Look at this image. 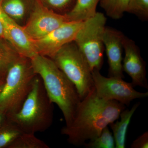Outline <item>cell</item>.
Wrapping results in <instances>:
<instances>
[{
	"label": "cell",
	"instance_id": "18",
	"mask_svg": "<svg viewBox=\"0 0 148 148\" xmlns=\"http://www.w3.org/2000/svg\"><path fill=\"white\" fill-rule=\"evenodd\" d=\"M1 7L3 11L14 21L24 17L26 7L23 0H3Z\"/></svg>",
	"mask_w": 148,
	"mask_h": 148
},
{
	"label": "cell",
	"instance_id": "1",
	"mask_svg": "<svg viewBox=\"0 0 148 148\" xmlns=\"http://www.w3.org/2000/svg\"><path fill=\"white\" fill-rule=\"evenodd\" d=\"M125 106L116 101L99 98L94 87L77 106L71 124L61 130V134L68 137L69 144L84 146L101 134L105 127L119 118Z\"/></svg>",
	"mask_w": 148,
	"mask_h": 148
},
{
	"label": "cell",
	"instance_id": "15",
	"mask_svg": "<svg viewBox=\"0 0 148 148\" xmlns=\"http://www.w3.org/2000/svg\"><path fill=\"white\" fill-rule=\"evenodd\" d=\"M6 41H0V79H5L9 68L19 56Z\"/></svg>",
	"mask_w": 148,
	"mask_h": 148
},
{
	"label": "cell",
	"instance_id": "9",
	"mask_svg": "<svg viewBox=\"0 0 148 148\" xmlns=\"http://www.w3.org/2000/svg\"><path fill=\"white\" fill-rule=\"evenodd\" d=\"M68 21L65 14L55 13L37 3L24 28L29 37L36 40L45 36Z\"/></svg>",
	"mask_w": 148,
	"mask_h": 148
},
{
	"label": "cell",
	"instance_id": "17",
	"mask_svg": "<svg viewBox=\"0 0 148 148\" xmlns=\"http://www.w3.org/2000/svg\"><path fill=\"white\" fill-rule=\"evenodd\" d=\"M130 0H100V5L107 15L113 19L121 18L126 12Z\"/></svg>",
	"mask_w": 148,
	"mask_h": 148
},
{
	"label": "cell",
	"instance_id": "13",
	"mask_svg": "<svg viewBox=\"0 0 148 148\" xmlns=\"http://www.w3.org/2000/svg\"><path fill=\"white\" fill-rule=\"evenodd\" d=\"M140 105L138 102L130 110L124 109L120 114V121H116L109 125L113 132L115 148H125L127 128L133 114Z\"/></svg>",
	"mask_w": 148,
	"mask_h": 148
},
{
	"label": "cell",
	"instance_id": "4",
	"mask_svg": "<svg viewBox=\"0 0 148 148\" xmlns=\"http://www.w3.org/2000/svg\"><path fill=\"white\" fill-rule=\"evenodd\" d=\"M36 75L30 59L19 56L7 72L0 92V110L7 115L18 112L32 89Z\"/></svg>",
	"mask_w": 148,
	"mask_h": 148
},
{
	"label": "cell",
	"instance_id": "23",
	"mask_svg": "<svg viewBox=\"0 0 148 148\" xmlns=\"http://www.w3.org/2000/svg\"><path fill=\"white\" fill-rule=\"evenodd\" d=\"M51 7L56 9L64 8L71 0H43Z\"/></svg>",
	"mask_w": 148,
	"mask_h": 148
},
{
	"label": "cell",
	"instance_id": "8",
	"mask_svg": "<svg viewBox=\"0 0 148 148\" xmlns=\"http://www.w3.org/2000/svg\"><path fill=\"white\" fill-rule=\"evenodd\" d=\"M83 21H66L45 36L34 40L38 54L52 58L64 45L74 41Z\"/></svg>",
	"mask_w": 148,
	"mask_h": 148
},
{
	"label": "cell",
	"instance_id": "24",
	"mask_svg": "<svg viewBox=\"0 0 148 148\" xmlns=\"http://www.w3.org/2000/svg\"><path fill=\"white\" fill-rule=\"evenodd\" d=\"M2 9L0 6V41L2 40H5L4 36V27L1 18V13ZM6 41V40H5Z\"/></svg>",
	"mask_w": 148,
	"mask_h": 148
},
{
	"label": "cell",
	"instance_id": "21",
	"mask_svg": "<svg viewBox=\"0 0 148 148\" xmlns=\"http://www.w3.org/2000/svg\"><path fill=\"white\" fill-rule=\"evenodd\" d=\"M126 12L147 19L148 17V0H130Z\"/></svg>",
	"mask_w": 148,
	"mask_h": 148
},
{
	"label": "cell",
	"instance_id": "27",
	"mask_svg": "<svg viewBox=\"0 0 148 148\" xmlns=\"http://www.w3.org/2000/svg\"><path fill=\"white\" fill-rule=\"evenodd\" d=\"M3 0H0V5H1V3L2 1Z\"/></svg>",
	"mask_w": 148,
	"mask_h": 148
},
{
	"label": "cell",
	"instance_id": "25",
	"mask_svg": "<svg viewBox=\"0 0 148 148\" xmlns=\"http://www.w3.org/2000/svg\"><path fill=\"white\" fill-rule=\"evenodd\" d=\"M7 120V114L3 111L0 110V126Z\"/></svg>",
	"mask_w": 148,
	"mask_h": 148
},
{
	"label": "cell",
	"instance_id": "26",
	"mask_svg": "<svg viewBox=\"0 0 148 148\" xmlns=\"http://www.w3.org/2000/svg\"><path fill=\"white\" fill-rule=\"evenodd\" d=\"M5 79H0V92L2 90L4 84Z\"/></svg>",
	"mask_w": 148,
	"mask_h": 148
},
{
	"label": "cell",
	"instance_id": "6",
	"mask_svg": "<svg viewBox=\"0 0 148 148\" xmlns=\"http://www.w3.org/2000/svg\"><path fill=\"white\" fill-rule=\"evenodd\" d=\"M106 18L101 12L96 13L83 21L74 42L84 56L91 72L100 71L103 64V35Z\"/></svg>",
	"mask_w": 148,
	"mask_h": 148
},
{
	"label": "cell",
	"instance_id": "2",
	"mask_svg": "<svg viewBox=\"0 0 148 148\" xmlns=\"http://www.w3.org/2000/svg\"><path fill=\"white\" fill-rule=\"evenodd\" d=\"M30 59L33 71L41 79L51 102L62 112L66 125L71 124L81 101L75 85L51 58L37 54Z\"/></svg>",
	"mask_w": 148,
	"mask_h": 148
},
{
	"label": "cell",
	"instance_id": "5",
	"mask_svg": "<svg viewBox=\"0 0 148 148\" xmlns=\"http://www.w3.org/2000/svg\"><path fill=\"white\" fill-rule=\"evenodd\" d=\"M51 59L75 85L82 100L94 85L89 65L74 41L64 45Z\"/></svg>",
	"mask_w": 148,
	"mask_h": 148
},
{
	"label": "cell",
	"instance_id": "14",
	"mask_svg": "<svg viewBox=\"0 0 148 148\" xmlns=\"http://www.w3.org/2000/svg\"><path fill=\"white\" fill-rule=\"evenodd\" d=\"M100 0H76L71 10L65 14L69 21H83L96 13Z\"/></svg>",
	"mask_w": 148,
	"mask_h": 148
},
{
	"label": "cell",
	"instance_id": "22",
	"mask_svg": "<svg viewBox=\"0 0 148 148\" xmlns=\"http://www.w3.org/2000/svg\"><path fill=\"white\" fill-rule=\"evenodd\" d=\"M132 148H148V132L146 131L133 141L131 145Z\"/></svg>",
	"mask_w": 148,
	"mask_h": 148
},
{
	"label": "cell",
	"instance_id": "12",
	"mask_svg": "<svg viewBox=\"0 0 148 148\" xmlns=\"http://www.w3.org/2000/svg\"><path fill=\"white\" fill-rule=\"evenodd\" d=\"M124 35L115 29L106 27L103 43L109 65L108 77H124L123 69V40Z\"/></svg>",
	"mask_w": 148,
	"mask_h": 148
},
{
	"label": "cell",
	"instance_id": "10",
	"mask_svg": "<svg viewBox=\"0 0 148 148\" xmlns=\"http://www.w3.org/2000/svg\"><path fill=\"white\" fill-rule=\"evenodd\" d=\"M1 18L3 24L4 39L18 55L31 59L38 54L34 40L29 37L24 27L7 16L2 10Z\"/></svg>",
	"mask_w": 148,
	"mask_h": 148
},
{
	"label": "cell",
	"instance_id": "11",
	"mask_svg": "<svg viewBox=\"0 0 148 148\" xmlns=\"http://www.w3.org/2000/svg\"><path fill=\"white\" fill-rule=\"evenodd\" d=\"M123 46L125 56L122 62L123 71L132 79L134 87L139 86L148 88L146 77V64L140 54V51L132 40L124 36Z\"/></svg>",
	"mask_w": 148,
	"mask_h": 148
},
{
	"label": "cell",
	"instance_id": "20",
	"mask_svg": "<svg viewBox=\"0 0 148 148\" xmlns=\"http://www.w3.org/2000/svg\"><path fill=\"white\" fill-rule=\"evenodd\" d=\"M84 146L87 148H114L115 143L113 135L107 126L97 138L86 143Z\"/></svg>",
	"mask_w": 148,
	"mask_h": 148
},
{
	"label": "cell",
	"instance_id": "16",
	"mask_svg": "<svg viewBox=\"0 0 148 148\" xmlns=\"http://www.w3.org/2000/svg\"><path fill=\"white\" fill-rule=\"evenodd\" d=\"M22 133L16 125L7 120L0 126V148H9Z\"/></svg>",
	"mask_w": 148,
	"mask_h": 148
},
{
	"label": "cell",
	"instance_id": "3",
	"mask_svg": "<svg viewBox=\"0 0 148 148\" xmlns=\"http://www.w3.org/2000/svg\"><path fill=\"white\" fill-rule=\"evenodd\" d=\"M53 104L48 97L41 79L36 75L21 108L14 113L7 115V118L24 133L44 132L53 123Z\"/></svg>",
	"mask_w": 148,
	"mask_h": 148
},
{
	"label": "cell",
	"instance_id": "19",
	"mask_svg": "<svg viewBox=\"0 0 148 148\" xmlns=\"http://www.w3.org/2000/svg\"><path fill=\"white\" fill-rule=\"evenodd\" d=\"M44 141L37 138L35 134L22 133L9 148H49Z\"/></svg>",
	"mask_w": 148,
	"mask_h": 148
},
{
	"label": "cell",
	"instance_id": "7",
	"mask_svg": "<svg viewBox=\"0 0 148 148\" xmlns=\"http://www.w3.org/2000/svg\"><path fill=\"white\" fill-rule=\"evenodd\" d=\"M93 85L97 96L106 101H116L129 106L133 100L148 97V92L135 90L131 83L116 77L103 76L100 71H92Z\"/></svg>",
	"mask_w": 148,
	"mask_h": 148
}]
</instances>
